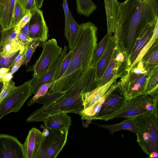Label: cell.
Returning a JSON list of instances; mask_svg holds the SVG:
<instances>
[{
	"label": "cell",
	"instance_id": "obj_30",
	"mask_svg": "<svg viewBox=\"0 0 158 158\" xmlns=\"http://www.w3.org/2000/svg\"><path fill=\"white\" fill-rule=\"evenodd\" d=\"M158 21L156 23L153 35L150 41L140 51L134 61L126 70V73L130 71L133 67L141 60L145 53L148 50L156 40L158 39Z\"/></svg>",
	"mask_w": 158,
	"mask_h": 158
},
{
	"label": "cell",
	"instance_id": "obj_31",
	"mask_svg": "<svg viewBox=\"0 0 158 158\" xmlns=\"http://www.w3.org/2000/svg\"><path fill=\"white\" fill-rule=\"evenodd\" d=\"M73 55L72 50L69 51L59 65L53 77L54 81L59 80L64 74L69 67Z\"/></svg>",
	"mask_w": 158,
	"mask_h": 158
},
{
	"label": "cell",
	"instance_id": "obj_45",
	"mask_svg": "<svg viewBox=\"0 0 158 158\" xmlns=\"http://www.w3.org/2000/svg\"><path fill=\"white\" fill-rule=\"evenodd\" d=\"M40 128L43 129L42 132L44 137H46L48 135L49 132V129L45 127L44 126L42 125H41Z\"/></svg>",
	"mask_w": 158,
	"mask_h": 158
},
{
	"label": "cell",
	"instance_id": "obj_36",
	"mask_svg": "<svg viewBox=\"0 0 158 158\" xmlns=\"http://www.w3.org/2000/svg\"><path fill=\"white\" fill-rule=\"evenodd\" d=\"M64 91H57L47 93L40 97L36 102L38 104L46 105L59 98L64 94Z\"/></svg>",
	"mask_w": 158,
	"mask_h": 158
},
{
	"label": "cell",
	"instance_id": "obj_15",
	"mask_svg": "<svg viewBox=\"0 0 158 158\" xmlns=\"http://www.w3.org/2000/svg\"><path fill=\"white\" fill-rule=\"evenodd\" d=\"M20 31L13 27L3 31L0 43V53L9 55L19 50H24L25 46L20 43L17 38Z\"/></svg>",
	"mask_w": 158,
	"mask_h": 158
},
{
	"label": "cell",
	"instance_id": "obj_50",
	"mask_svg": "<svg viewBox=\"0 0 158 158\" xmlns=\"http://www.w3.org/2000/svg\"><path fill=\"white\" fill-rule=\"evenodd\" d=\"M3 82L2 81H0V94L1 92L2 88L3 86Z\"/></svg>",
	"mask_w": 158,
	"mask_h": 158
},
{
	"label": "cell",
	"instance_id": "obj_21",
	"mask_svg": "<svg viewBox=\"0 0 158 158\" xmlns=\"http://www.w3.org/2000/svg\"><path fill=\"white\" fill-rule=\"evenodd\" d=\"M119 77L118 76H115L104 85L82 94L84 109L90 107L97 102L106 92L112 83Z\"/></svg>",
	"mask_w": 158,
	"mask_h": 158
},
{
	"label": "cell",
	"instance_id": "obj_24",
	"mask_svg": "<svg viewBox=\"0 0 158 158\" xmlns=\"http://www.w3.org/2000/svg\"><path fill=\"white\" fill-rule=\"evenodd\" d=\"M135 117H131L126 118L122 122L115 124H96L101 127L107 129L111 134L122 130H128L136 134L137 132V129L135 122Z\"/></svg>",
	"mask_w": 158,
	"mask_h": 158
},
{
	"label": "cell",
	"instance_id": "obj_49",
	"mask_svg": "<svg viewBox=\"0 0 158 158\" xmlns=\"http://www.w3.org/2000/svg\"><path fill=\"white\" fill-rule=\"evenodd\" d=\"M3 31V30L2 28L1 24L0 23V43L2 37V31Z\"/></svg>",
	"mask_w": 158,
	"mask_h": 158
},
{
	"label": "cell",
	"instance_id": "obj_18",
	"mask_svg": "<svg viewBox=\"0 0 158 158\" xmlns=\"http://www.w3.org/2000/svg\"><path fill=\"white\" fill-rule=\"evenodd\" d=\"M116 44L113 36H110L107 46L95 67L94 80L98 84L102 78L110 62Z\"/></svg>",
	"mask_w": 158,
	"mask_h": 158
},
{
	"label": "cell",
	"instance_id": "obj_13",
	"mask_svg": "<svg viewBox=\"0 0 158 158\" xmlns=\"http://www.w3.org/2000/svg\"><path fill=\"white\" fill-rule=\"evenodd\" d=\"M31 17L29 22L30 37L44 42L48 39V28L44 18L42 11L36 8L30 11Z\"/></svg>",
	"mask_w": 158,
	"mask_h": 158
},
{
	"label": "cell",
	"instance_id": "obj_23",
	"mask_svg": "<svg viewBox=\"0 0 158 158\" xmlns=\"http://www.w3.org/2000/svg\"><path fill=\"white\" fill-rule=\"evenodd\" d=\"M15 0H0V23L3 30L12 27Z\"/></svg>",
	"mask_w": 158,
	"mask_h": 158
},
{
	"label": "cell",
	"instance_id": "obj_16",
	"mask_svg": "<svg viewBox=\"0 0 158 158\" xmlns=\"http://www.w3.org/2000/svg\"><path fill=\"white\" fill-rule=\"evenodd\" d=\"M44 138L39 129L33 127L30 130L23 144L25 158H36Z\"/></svg>",
	"mask_w": 158,
	"mask_h": 158
},
{
	"label": "cell",
	"instance_id": "obj_4",
	"mask_svg": "<svg viewBox=\"0 0 158 158\" xmlns=\"http://www.w3.org/2000/svg\"><path fill=\"white\" fill-rule=\"evenodd\" d=\"M158 110L135 117L137 142L142 151L148 156L158 151Z\"/></svg>",
	"mask_w": 158,
	"mask_h": 158
},
{
	"label": "cell",
	"instance_id": "obj_35",
	"mask_svg": "<svg viewBox=\"0 0 158 158\" xmlns=\"http://www.w3.org/2000/svg\"><path fill=\"white\" fill-rule=\"evenodd\" d=\"M23 51L19 50L10 55L0 53V69L6 68L10 70V66L15 59L21 52Z\"/></svg>",
	"mask_w": 158,
	"mask_h": 158
},
{
	"label": "cell",
	"instance_id": "obj_40",
	"mask_svg": "<svg viewBox=\"0 0 158 158\" xmlns=\"http://www.w3.org/2000/svg\"><path fill=\"white\" fill-rule=\"evenodd\" d=\"M31 17V12L27 11L19 23L15 27V28L17 30H20L24 26L29 22Z\"/></svg>",
	"mask_w": 158,
	"mask_h": 158
},
{
	"label": "cell",
	"instance_id": "obj_47",
	"mask_svg": "<svg viewBox=\"0 0 158 158\" xmlns=\"http://www.w3.org/2000/svg\"><path fill=\"white\" fill-rule=\"evenodd\" d=\"M149 157L152 158H156L158 156V151H154L151 152L149 156Z\"/></svg>",
	"mask_w": 158,
	"mask_h": 158
},
{
	"label": "cell",
	"instance_id": "obj_11",
	"mask_svg": "<svg viewBox=\"0 0 158 158\" xmlns=\"http://www.w3.org/2000/svg\"><path fill=\"white\" fill-rule=\"evenodd\" d=\"M127 100L119 84L106 98L97 117L94 120L107 121L125 106Z\"/></svg>",
	"mask_w": 158,
	"mask_h": 158
},
{
	"label": "cell",
	"instance_id": "obj_32",
	"mask_svg": "<svg viewBox=\"0 0 158 158\" xmlns=\"http://www.w3.org/2000/svg\"><path fill=\"white\" fill-rule=\"evenodd\" d=\"M40 42L38 39H33L27 45L25 46L26 51L25 57L22 64L27 66L28 63L30 61L33 53L39 45Z\"/></svg>",
	"mask_w": 158,
	"mask_h": 158
},
{
	"label": "cell",
	"instance_id": "obj_44",
	"mask_svg": "<svg viewBox=\"0 0 158 158\" xmlns=\"http://www.w3.org/2000/svg\"><path fill=\"white\" fill-rule=\"evenodd\" d=\"M29 22L27 23L25 26H24L21 29L23 33L26 35L28 37H30L29 31Z\"/></svg>",
	"mask_w": 158,
	"mask_h": 158
},
{
	"label": "cell",
	"instance_id": "obj_5",
	"mask_svg": "<svg viewBox=\"0 0 158 158\" xmlns=\"http://www.w3.org/2000/svg\"><path fill=\"white\" fill-rule=\"evenodd\" d=\"M156 69H148L140 61L121 78L119 85L127 100L145 94L148 80Z\"/></svg>",
	"mask_w": 158,
	"mask_h": 158
},
{
	"label": "cell",
	"instance_id": "obj_38",
	"mask_svg": "<svg viewBox=\"0 0 158 158\" xmlns=\"http://www.w3.org/2000/svg\"><path fill=\"white\" fill-rule=\"evenodd\" d=\"M63 7L64 9L65 16V26L64 35L67 40H69V10L67 0H63Z\"/></svg>",
	"mask_w": 158,
	"mask_h": 158
},
{
	"label": "cell",
	"instance_id": "obj_51",
	"mask_svg": "<svg viewBox=\"0 0 158 158\" xmlns=\"http://www.w3.org/2000/svg\"><path fill=\"white\" fill-rule=\"evenodd\" d=\"M2 74L0 73V81H2Z\"/></svg>",
	"mask_w": 158,
	"mask_h": 158
},
{
	"label": "cell",
	"instance_id": "obj_27",
	"mask_svg": "<svg viewBox=\"0 0 158 158\" xmlns=\"http://www.w3.org/2000/svg\"><path fill=\"white\" fill-rule=\"evenodd\" d=\"M77 10L81 15L89 17L97 9L91 0H76Z\"/></svg>",
	"mask_w": 158,
	"mask_h": 158
},
{
	"label": "cell",
	"instance_id": "obj_41",
	"mask_svg": "<svg viewBox=\"0 0 158 158\" xmlns=\"http://www.w3.org/2000/svg\"><path fill=\"white\" fill-rule=\"evenodd\" d=\"M17 38L19 41L25 47L33 39L27 36L20 30L17 35Z\"/></svg>",
	"mask_w": 158,
	"mask_h": 158
},
{
	"label": "cell",
	"instance_id": "obj_48",
	"mask_svg": "<svg viewBox=\"0 0 158 158\" xmlns=\"http://www.w3.org/2000/svg\"><path fill=\"white\" fill-rule=\"evenodd\" d=\"M10 72V70L8 68H2L0 69V73L4 74Z\"/></svg>",
	"mask_w": 158,
	"mask_h": 158
},
{
	"label": "cell",
	"instance_id": "obj_28",
	"mask_svg": "<svg viewBox=\"0 0 158 158\" xmlns=\"http://www.w3.org/2000/svg\"><path fill=\"white\" fill-rule=\"evenodd\" d=\"M109 37L107 33L102 39L97 43L90 67H96L107 46Z\"/></svg>",
	"mask_w": 158,
	"mask_h": 158
},
{
	"label": "cell",
	"instance_id": "obj_33",
	"mask_svg": "<svg viewBox=\"0 0 158 158\" xmlns=\"http://www.w3.org/2000/svg\"><path fill=\"white\" fill-rule=\"evenodd\" d=\"M26 12L23 9L17 0H15L12 20V27L16 26L22 18L25 15Z\"/></svg>",
	"mask_w": 158,
	"mask_h": 158
},
{
	"label": "cell",
	"instance_id": "obj_29",
	"mask_svg": "<svg viewBox=\"0 0 158 158\" xmlns=\"http://www.w3.org/2000/svg\"><path fill=\"white\" fill-rule=\"evenodd\" d=\"M158 69L154 70L148 82L145 94L154 97L158 96Z\"/></svg>",
	"mask_w": 158,
	"mask_h": 158
},
{
	"label": "cell",
	"instance_id": "obj_43",
	"mask_svg": "<svg viewBox=\"0 0 158 158\" xmlns=\"http://www.w3.org/2000/svg\"><path fill=\"white\" fill-rule=\"evenodd\" d=\"M13 74L10 72L8 73L2 74V81H8L11 80L13 77Z\"/></svg>",
	"mask_w": 158,
	"mask_h": 158
},
{
	"label": "cell",
	"instance_id": "obj_46",
	"mask_svg": "<svg viewBox=\"0 0 158 158\" xmlns=\"http://www.w3.org/2000/svg\"><path fill=\"white\" fill-rule=\"evenodd\" d=\"M44 0H35V3L37 8L40 9L41 8Z\"/></svg>",
	"mask_w": 158,
	"mask_h": 158
},
{
	"label": "cell",
	"instance_id": "obj_22",
	"mask_svg": "<svg viewBox=\"0 0 158 158\" xmlns=\"http://www.w3.org/2000/svg\"><path fill=\"white\" fill-rule=\"evenodd\" d=\"M44 125L48 129H69L71 125V117L68 113L56 114L47 118L43 121Z\"/></svg>",
	"mask_w": 158,
	"mask_h": 158
},
{
	"label": "cell",
	"instance_id": "obj_42",
	"mask_svg": "<svg viewBox=\"0 0 158 158\" xmlns=\"http://www.w3.org/2000/svg\"><path fill=\"white\" fill-rule=\"evenodd\" d=\"M25 53L23 55L21 58L16 62L13 65L10 71V72L12 74H13L17 72L23 64L25 57Z\"/></svg>",
	"mask_w": 158,
	"mask_h": 158
},
{
	"label": "cell",
	"instance_id": "obj_6",
	"mask_svg": "<svg viewBox=\"0 0 158 158\" xmlns=\"http://www.w3.org/2000/svg\"><path fill=\"white\" fill-rule=\"evenodd\" d=\"M43 50L38 59L27 72L33 71V78L39 79L44 75L57 62L62 51L56 40L52 38L42 44Z\"/></svg>",
	"mask_w": 158,
	"mask_h": 158
},
{
	"label": "cell",
	"instance_id": "obj_37",
	"mask_svg": "<svg viewBox=\"0 0 158 158\" xmlns=\"http://www.w3.org/2000/svg\"><path fill=\"white\" fill-rule=\"evenodd\" d=\"M3 82V86L0 94V104L7 95L16 87L15 83L12 79L8 81Z\"/></svg>",
	"mask_w": 158,
	"mask_h": 158
},
{
	"label": "cell",
	"instance_id": "obj_12",
	"mask_svg": "<svg viewBox=\"0 0 158 158\" xmlns=\"http://www.w3.org/2000/svg\"><path fill=\"white\" fill-rule=\"evenodd\" d=\"M0 158H25L23 144L14 136L0 134Z\"/></svg>",
	"mask_w": 158,
	"mask_h": 158
},
{
	"label": "cell",
	"instance_id": "obj_26",
	"mask_svg": "<svg viewBox=\"0 0 158 158\" xmlns=\"http://www.w3.org/2000/svg\"><path fill=\"white\" fill-rule=\"evenodd\" d=\"M80 30L79 25L74 19L69 11V49L71 51L77 40Z\"/></svg>",
	"mask_w": 158,
	"mask_h": 158
},
{
	"label": "cell",
	"instance_id": "obj_1",
	"mask_svg": "<svg viewBox=\"0 0 158 158\" xmlns=\"http://www.w3.org/2000/svg\"><path fill=\"white\" fill-rule=\"evenodd\" d=\"M157 21L158 0H126L121 3L113 35L116 44L129 56L136 34L147 24Z\"/></svg>",
	"mask_w": 158,
	"mask_h": 158
},
{
	"label": "cell",
	"instance_id": "obj_25",
	"mask_svg": "<svg viewBox=\"0 0 158 158\" xmlns=\"http://www.w3.org/2000/svg\"><path fill=\"white\" fill-rule=\"evenodd\" d=\"M140 61L148 69H154L158 67V39L153 44Z\"/></svg>",
	"mask_w": 158,
	"mask_h": 158
},
{
	"label": "cell",
	"instance_id": "obj_3",
	"mask_svg": "<svg viewBox=\"0 0 158 158\" xmlns=\"http://www.w3.org/2000/svg\"><path fill=\"white\" fill-rule=\"evenodd\" d=\"M95 67H90L56 100L38 109L26 119L28 122L44 121L48 117L59 113H74L81 115L84 109L82 94L98 87L95 81Z\"/></svg>",
	"mask_w": 158,
	"mask_h": 158
},
{
	"label": "cell",
	"instance_id": "obj_8",
	"mask_svg": "<svg viewBox=\"0 0 158 158\" xmlns=\"http://www.w3.org/2000/svg\"><path fill=\"white\" fill-rule=\"evenodd\" d=\"M48 135L44 138L36 158H56L65 145L69 129H48Z\"/></svg>",
	"mask_w": 158,
	"mask_h": 158
},
{
	"label": "cell",
	"instance_id": "obj_10",
	"mask_svg": "<svg viewBox=\"0 0 158 158\" xmlns=\"http://www.w3.org/2000/svg\"><path fill=\"white\" fill-rule=\"evenodd\" d=\"M128 55L116 44L110 62L104 74L98 83V87L104 85L116 76L121 78L128 68Z\"/></svg>",
	"mask_w": 158,
	"mask_h": 158
},
{
	"label": "cell",
	"instance_id": "obj_2",
	"mask_svg": "<svg viewBox=\"0 0 158 158\" xmlns=\"http://www.w3.org/2000/svg\"><path fill=\"white\" fill-rule=\"evenodd\" d=\"M98 28L92 22L80 25L77 42L72 49L69 65L61 78L55 81L48 93L64 92L90 67L97 44Z\"/></svg>",
	"mask_w": 158,
	"mask_h": 158
},
{
	"label": "cell",
	"instance_id": "obj_17",
	"mask_svg": "<svg viewBox=\"0 0 158 158\" xmlns=\"http://www.w3.org/2000/svg\"><path fill=\"white\" fill-rule=\"evenodd\" d=\"M115 81L111 85L106 92L96 103L90 107L84 109L81 111L80 116L82 120V125L86 128L92 120L97 117L102 106L109 95L118 85V82ZM82 121V122H83Z\"/></svg>",
	"mask_w": 158,
	"mask_h": 158
},
{
	"label": "cell",
	"instance_id": "obj_20",
	"mask_svg": "<svg viewBox=\"0 0 158 158\" xmlns=\"http://www.w3.org/2000/svg\"><path fill=\"white\" fill-rule=\"evenodd\" d=\"M68 50L67 46H64L62 51L57 62L47 72L39 79H32L31 82V93L34 95L39 87L42 84L54 81L53 77L57 70L67 54Z\"/></svg>",
	"mask_w": 158,
	"mask_h": 158
},
{
	"label": "cell",
	"instance_id": "obj_9",
	"mask_svg": "<svg viewBox=\"0 0 158 158\" xmlns=\"http://www.w3.org/2000/svg\"><path fill=\"white\" fill-rule=\"evenodd\" d=\"M156 109L153 99L144 94L127 100L125 107L118 113L110 117L109 120L136 117Z\"/></svg>",
	"mask_w": 158,
	"mask_h": 158
},
{
	"label": "cell",
	"instance_id": "obj_34",
	"mask_svg": "<svg viewBox=\"0 0 158 158\" xmlns=\"http://www.w3.org/2000/svg\"><path fill=\"white\" fill-rule=\"evenodd\" d=\"M55 81L42 85L39 87L34 96L28 102L27 106H29L36 102L39 98L45 95L48 92L49 89Z\"/></svg>",
	"mask_w": 158,
	"mask_h": 158
},
{
	"label": "cell",
	"instance_id": "obj_19",
	"mask_svg": "<svg viewBox=\"0 0 158 158\" xmlns=\"http://www.w3.org/2000/svg\"><path fill=\"white\" fill-rule=\"evenodd\" d=\"M106 15L107 33L113 35L119 14L121 3L117 0H104Z\"/></svg>",
	"mask_w": 158,
	"mask_h": 158
},
{
	"label": "cell",
	"instance_id": "obj_39",
	"mask_svg": "<svg viewBox=\"0 0 158 158\" xmlns=\"http://www.w3.org/2000/svg\"><path fill=\"white\" fill-rule=\"evenodd\" d=\"M23 9L27 12L31 11L36 8L35 0H17Z\"/></svg>",
	"mask_w": 158,
	"mask_h": 158
},
{
	"label": "cell",
	"instance_id": "obj_14",
	"mask_svg": "<svg viewBox=\"0 0 158 158\" xmlns=\"http://www.w3.org/2000/svg\"><path fill=\"white\" fill-rule=\"evenodd\" d=\"M158 21L147 24L136 34L131 50L128 57L127 69L134 61L140 51L150 41L153 35L156 23Z\"/></svg>",
	"mask_w": 158,
	"mask_h": 158
},
{
	"label": "cell",
	"instance_id": "obj_7",
	"mask_svg": "<svg viewBox=\"0 0 158 158\" xmlns=\"http://www.w3.org/2000/svg\"><path fill=\"white\" fill-rule=\"evenodd\" d=\"M32 79L24 82L10 93L0 104V120L12 112H17L32 95Z\"/></svg>",
	"mask_w": 158,
	"mask_h": 158
}]
</instances>
